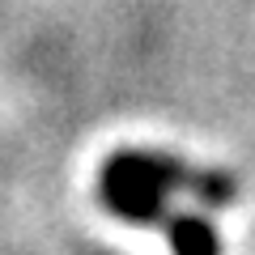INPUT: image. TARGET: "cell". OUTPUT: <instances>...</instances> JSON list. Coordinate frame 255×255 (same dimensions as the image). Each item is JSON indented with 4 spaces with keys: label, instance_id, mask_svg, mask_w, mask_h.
<instances>
[{
    "label": "cell",
    "instance_id": "3957f363",
    "mask_svg": "<svg viewBox=\"0 0 255 255\" xmlns=\"http://www.w3.org/2000/svg\"><path fill=\"white\" fill-rule=\"evenodd\" d=\"M191 196H196L200 204H209V209H230V204L238 200V183L230 179L226 170H196Z\"/></svg>",
    "mask_w": 255,
    "mask_h": 255
},
{
    "label": "cell",
    "instance_id": "6da1fadb",
    "mask_svg": "<svg viewBox=\"0 0 255 255\" xmlns=\"http://www.w3.org/2000/svg\"><path fill=\"white\" fill-rule=\"evenodd\" d=\"M98 200L111 217L132 221V226H162L170 217L166 209V191H157L145 179H128L115 170H98Z\"/></svg>",
    "mask_w": 255,
    "mask_h": 255
},
{
    "label": "cell",
    "instance_id": "7a4b0ae2",
    "mask_svg": "<svg viewBox=\"0 0 255 255\" xmlns=\"http://www.w3.org/2000/svg\"><path fill=\"white\" fill-rule=\"evenodd\" d=\"M162 230H166V243H170L174 255H221L217 230L200 213H170L162 221Z\"/></svg>",
    "mask_w": 255,
    "mask_h": 255
}]
</instances>
